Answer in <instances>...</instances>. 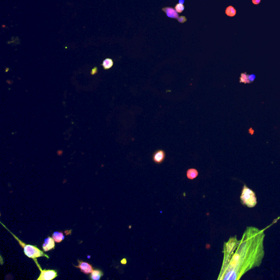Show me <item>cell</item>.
<instances>
[{
  "label": "cell",
  "instance_id": "7a4b0ae2",
  "mask_svg": "<svg viewBox=\"0 0 280 280\" xmlns=\"http://www.w3.org/2000/svg\"><path fill=\"white\" fill-rule=\"evenodd\" d=\"M1 224L13 235V236L15 237L17 240L18 241V242H19V244L20 245V246L24 249V252L25 255H26L28 257H29L30 258L33 259L35 262L36 261H37V258L41 257H45L47 259L49 258L48 255H47L46 254H45L44 253V252L41 251L36 246L32 245V244H26L24 242H23L22 240H20L17 236H16L14 234L12 233L10 230H8L7 228L4 226L2 223H1Z\"/></svg>",
  "mask_w": 280,
  "mask_h": 280
},
{
  "label": "cell",
  "instance_id": "e0dca14e",
  "mask_svg": "<svg viewBox=\"0 0 280 280\" xmlns=\"http://www.w3.org/2000/svg\"><path fill=\"white\" fill-rule=\"evenodd\" d=\"M248 77H249V79L250 81L251 82H252L253 81H254V80L255 79V75H248Z\"/></svg>",
  "mask_w": 280,
  "mask_h": 280
},
{
  "label": "cell",
  "instance_id": "8992f818",
  "mask_svg": "<svg viewBox=\"0 0 280 280\" xmlns=\"http://www.w3.org/2000/svg\"><path fill=\"white\" fill-rule=\"evenodd\" d=\"M153 160L156 164H161L165 159V151L159 149L155 151L153 155Z\"/></svg>",
  "mask_w": 280,
  "mask_h": 280
},
{
  "label": "cell",
  "instance_id": "3957f363",
  "mask_svg": "<svg viewBox=\"0 0 280 280\" xmlns=\"http://www.w3.org/2000/svg\"><path fill=\"white\" fill-rule=\"evenodd\" d=\"M240 200L242 204L249 208L255 207L257 204V199L255 193L244 185L241 192Z\"/></svg>",
  "mask_w": 280,
  "mask_h": 280
},
{
  "label": "cell",
  "instance_id": "2e32d148",
  "mask_svg": "<svg viewBox=\"0 0 280 280\" xmlns=\"http://www.w3.org/2000/svg\"><path fill=\"white\" fill-rule=\"evenodd\" d=\"M178 20L180 22H181V23H183L184 22H186L187 20V19L184 16H182V17H179L178 19Z\"/></svg>",
  "mask_w": 280,
  "mask_h": 280
},
{
  "label": "cell",
  "instance_id": "d6986e66",
  "mask_svg": "<svg viewBox=\"0 0 280 280\" xmlns=\"http://www.w3.org/2000/svg\"><path fill=\"white\" fill-rule=\"evenodd\" d=\"M122 262V263L123 264H126V260L125 259H123L122 260V262Z\"/></svg>",
  "mask_w": 280,
  "mask_h": 280
},
{
  "label": "cell",
  "instance_id": "52a82bcc",
  "mask_svg": "<svg viewBox=\"0 0 280 280\" xmlns=\"http://www.w3.org/2000/svg\"><path fill=\"white\" fill-rule=\"evenodd\" d=\"M55 241L52 237H48L46 238L42 245V248L44 252L49 251L55 248Z\"/></svg>",
  "mask_w": 280,
  "mask_h": 280
},
{
  "label": "cell",
  "instance_id": "30bf717a",
  "mask_svg": "<svg viewBox=\"0 0 280 280\" xmlns=\"http://www.w3.org/2000/svg\"><path fill=\"white\" fill-rule=\"evenodd\" d=\"M187 177L189 180H193L196 178L199 175V172L197 169L192 168L187 171Z\"/></svg>",
  "mask_w": 280,
  "mask_h": 280
},
{
  "label": "cell",
  "instance_id": "6da1fadb",
  "mask_svg": "<svg viewBox=\"0 0 280 280\" xmlns=\"http://www.w3.org/2000/svg\"><path fill=\"white\" fill-rule=\"evenodd\" d=\"M264 230L248 226L230 258L224 262L222 279L239 280L250 270L259 267L265 255Z\"/></svg>",
  "mask_w": 280,
  "mask_h": 280
},
{
  "label": "cell",
  "instance_id": "5b68a950",
  "mask_svg": "<svg viewBox=\"0 0 280 280\" xmlns=\"http://www.w3.org/2000/svg\"><path fill=\"white\" fill-rule=\"evenodd\" d=\"M78 266H75L76 268H79L81 270V271L84 273L86 274H89L93 270V268L92 265L86 262H83L81 260H78Z\"/></svg>",
  "mask_w": 280,
  "mask_h": 280
},
{
  "label": "cell",
  "instance_id": "5bb4252c",
  "mask_svg": "<svg viewBox=\"0 0 280 280\" xmlns=\"http://www.w3.org/2000/svg\"><path fill=\"white\" fill-rule=\"evenodd\" d=\"M240 80V82L241 83H251L250 79H249L248 75H247L246 73H241Z\"/></svg>",
  "mask_w": 280,
  "mask_h": 280
},
{
  "label": "cell",
  "instance_id": "4fadbf2b",
  "mask_svg": "<svg viewBox=\"0 0 280 280\" xmlns=\"http://www.w3.org/2000/svg\"><path fill=\"white\" fill-rule=\"evenodd\" d=\"M113 65V61L111 59H108V58L106 59L103 61V63H102V66L106 70L111 68Z\"/></svg>",
  "mask_w": 280,
  "mask_h": 280
},
{
  "label": "cell",
  "instance_id": "9c48e42d",
  "mask_svg": "<svg viewBox=\"0 0 280 280\" xmlns=\"http://www.w3.org/2000/svg\"><path fill=\"white\" fill-rule=\"evenodd\" d=\"M103 275L104 273L100 270H93V271L90 273V279L93 280H99Z\"/></svg>",
  "mask_w": 280,
  "mask_h": 280
},
{
  "label": "cell",
  "instance_id": "9a60e30c",
  "mask_svg": "<svg viewBox=\"0 0 280 280\" xmlns=\"http://www.w3.org/2000/svg\"><path fill=\"white\" fill-rule=\"evenodd\" d=\"M175 8V10L177 11V13H182V12L184 11V6H183V4H177Z\"/></svg>",
  "mask_w": 280,
  "mask_h": 280
},
{
  "label": "cell",
  "instance_id": "ac0fdd59",
  "mask_svg": "<svg viewBox=\"0 0 280 280\" xmlns=\"http://www.w3.org/2000/svg\"><path fill=\"white\" fill-rule=\"evenodd\" d=\"M252 3L255 5L259 4L261 2V0H252Z\"/></svg>",
  "mask_w": 280,
  "mask_h": 280
},
{
  "label": "cell",
  "instance_id": "277c9868",
  "mask_svg": "<svg viewBox=\"0 0 280 280\" xmlns=\"http://www.w3.org/2000/svg\"><path fill=\"white\" fill-rule=\"evenodd\" d=\"M36 265L38 266L41 271L40 276L37 279V280H52L55 279L58 276V273L55 270H42L41 266L38 264V261L35 262Z\"/></svg>",
  "mask_w": 280,
  "mask_h": 280
},
{
  "label": "cell",
  "instance_id": "ba28073f",
  "mask_svg": "<svg viewBox=\"0 0 280 280\" xmlns=\"http://www.w3.org/2000/svg\"><path fill=\"white\" fill-rule=\"evenodd\" d=\"M162 11L166 13L167 16L171 18H175L178 19L179 18L178 14L177 13V11L174 9L173 8L171 7H165L163 8Z\"/></svg>",
  "mask_w": 280,
  "mask_h": 280
},
{
  "label": "cell",
  "instance_id": "8fae6325",
  "mask_svg": "<svg viewBox=\"0 0 280 280\" xmlns=\"http://www.w3.org/2000/svg\"><path fill=\"white\" fill-rule=\"evenodd\" d=\"M64 237L65 236H64L63 233L60 231H55L52 234V238L54 239L55 242L57 243L61 242L64 239Z\"/></svg>",
  "mask_w": 280,
  "mask_h": 280
},
{
  "label": "cell",
  "instance_id": "7c38bea8",
  "mask_svg": "<svg viewBox=\"0 0 280 280\" xmlns=\"http://www.w3.org/2000/svg\"><path fill=\"white\" fill-rule=\"evenodd\" d=\"M226 14L229 17H234L236 14V11L233 6H230L226 8Z\"/></svg>",
  "mask_w": 280,
  "mask_h": 280
}]
</instances>
